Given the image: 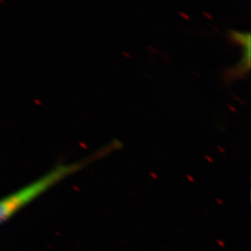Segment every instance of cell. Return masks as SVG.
I'll list each match as a JSON object with an SVG mask.
<instances>
[{
	"mask_svg": "<svg viewBox=\"0 0 251 251\" xmlns=\"http://www.w3.org/2000/svg\"><path fill=\"white\" fill-rule=\"evenodd\" d=\"M87 161L73 164H59L44 175L20 188L10 195L0 199V225L12 218L15 214L26 206L31 201L55 186L68 176L81 169Z\"/></svg>",
	"mask_w": 251,
	"mask_h": 251,
	"instance_id": "6da1fadb",
	"label": "cell"
}]
</instances>
